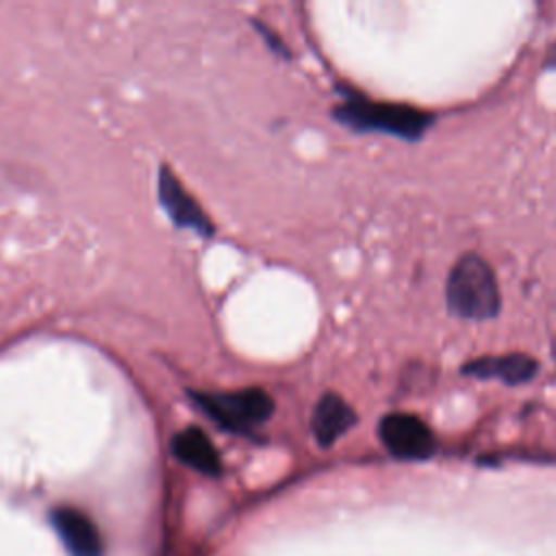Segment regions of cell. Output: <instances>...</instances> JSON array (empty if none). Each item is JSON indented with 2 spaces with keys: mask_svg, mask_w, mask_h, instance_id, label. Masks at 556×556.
I'll use <instances>...</instances> for the list:
<instances>
[{
  "mask_svg": "<svg viewBox=\"0 0 556 556\" xmlns=\"http://www.w3.org/2000/svg\"><path fill=\"white\" fill-rule=\"evenodd\" d=\"M172 452L178 460L206 476H217L222 471V460L213 441L198 426H189L174 434Z\"/></svg>",
  "mask_w": 556,
  "mask_h": 556,
  "instance_id": "obj_8",
  "label": "cell"
},
{
  "mask_svg": "<svg viewBox=\"0 0 556 556\" xmlns=\"http://www.w3.org/2000/svg\"><path fill=\"white\" fill-rule=\"evenodd\" d=\"M356 421H358V417H356V410L352 408V404L343 395H339L334 391H326L313 408L311 430H313L317 445L330 447Z\"/></svg>",
  "mask_w": 556,
  "mask_h": 556,
  "instance_id": "obj_7",
  "label": "cell"
},
{
  "mask_svg": "<svg viewBox=\"0 0 556 556\" xmlns=\"http://www.w3.org/2000/svg\"><path fill=\"white\" fill-rule=\"evenodd\" d=\"M337 124L348 126L356 132H382L404 141H417L432 126L434 115L430 111L400 104V102H376L363 96H350L332 106Z\"/></svg>",
  "mask_w": 556,
  "mask_h": 556,
  "instance_id": "obj_2",
  "label": "cell"
},
{
  "mask_svg": "<svg viewBox=\"0 0 556 556\" xmlns=\"http://www.w3.org/2000/svg\"><path fill=\"white\" fill-rule=\"evenodd\" d=\"M159 202L178 228H189L200 237L213 235V224L202 211V206L195 202L193 195H189V191L180 185L176 174L165 165L159 174Z\"/></svg>",
  "mask_w": 556,
  "mask_h": 556,
  "instance_id": "obj_5",
  "label": "cell"
},
{
  "mask_svg": "<svg viewBox=\"0 0 556 556\" xmlns=\"http://www.w3.org/2000/svg\"><path fill=\"white\" fill-rule=\"evenodd\" d=\"M52 519L67 549L74 556H100V536L93 523L83 513L72 508H59Z\"/></svg>",
  "mask_w": 556,
  "mask_h": 556,
  "instance_id": "obj_9",
  "label": "cell"
},
{
  "mask_svg": "<svg viewBox=\"0 0 556 556\" xmlns=\"http://www.w3.org/2000/svg\"><path fill=\"white\" fill-rule=\"evenodd\" d=\"M543 70H556V41L547 48L543 59Z\"/></svg>",
  "mask_w": 556,
  "mask_h": 556,
  "instance_id": "obj_11",
  "label": "cell"
},
{
  "mask_svg": "<svg viewBox=\"0 0 556 556\" xmlns=\"http://www.w3.org/2000/svg\"><path fill=\"white\" fill-rule=\"evenodd\" d=\"M378 439L400 460H426L437 452L432 428L415 413L393 410L378 421Z\"/></svg>",
  "mask_w": 556,
  "mask_h": 556,
  "instance_id": "obj_4",
  "label": "cell"
},
{
  "mask_svg": "<svg viewBox=\"0 0 556 556\" xmlns=\"http://www.w3.org/2000/svg\"><path fill=\"white\" fill-rule=\"evenodd\" d=\"M460 374L478 380H500L508 387H519L536 378L539 361L526 352L486 354L463 363Z\"/></svg>",
  "mask_w": 556,
  "mask_h": 556,
  "instance_id": "obj_6",
  "label": "cell"
},
{
  "mask_svg": "<svg viewBox=\"0 0 556 556\" xmlns=\"http://www.w3.org/2000/svg\"><path fill=\"white\" fill-rule=\"evenodd\" d=\"M193 404L222 428L250 434L274 415V397L261 387L235 391H189Z\"/></svg>",
  "mask_w": 556,
  "mask_h": 556,
  "instance_id": "obj_3",
  "label": "cell"
},
{
  "mask_svg": "<svg viewBox=\"0 0 556 556\" xmlns=\"http://www.w3.org/2000/svg\"><path fill=\"white\" fill-rule=\"evenodd\" d=\"M447 313L460 319H493L502 308V293L493 267L476 252L463 254L445 280Z\"/></svg>",
  "mask_w": 556,
  "mask_h": 556,
  "instance_id": "obj_1",
  "label": "cell"
},
{
  "mask_svg": "<svg viewBox=\"0 0 556 556\" xmlns=\"http://www.w3.org/2000/svg\"><path fill=\"white\" fill-rule=\"evenodd\" d=\"M252 24H254V28L261 33V37H263V41L269 46V50L271 52H276V54H280V56H291V52H289V48H287V43L267 26V24H263V22H258V20H252Z\"/></svg>",
  "mask_w": 556,
  "mask_h": 556,
  "instance_id": "obj_10",
  "label": "cell"
}]
</instances>
